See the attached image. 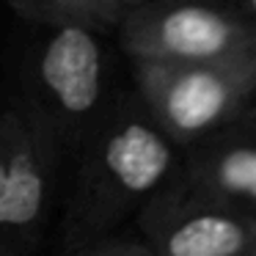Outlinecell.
I'll list each match as a JSON object with an SVG mask.
<instances>
[{
  "mask_svg": "<svg viewBox=\"0 0 256 256\" xmlns=\"http://www.w3.org/2000/svg\"><path fill=\"white\" fill-rule=\"evenodd\" d=\"M162 190L256 218V105L226 130L182 149Z\"/></svg>",
  "mask_w": 256,
  "mask_h": 256,
  "instance_id": "cell-6",
  "label": "cell"
},
{
  "mask_svg": "<svg viewBox=\"0 0 256 256\" xmlns=\"http://www.w3.org/2000/svg\"><path fill=\"white\" fill-rule=\"evenodd\" d=\"M248 256H256V234H254V240H250V248H248Z\"/></svg>",
  "mask_w": 256,
  "mask_h": 256,
  "instance_id": "cell-11",
  "label": "cell"
},
{
  "mask_svg": "<svg viewBox=\"0 0 256 256\" xmlns=\"http://www.w3.org/2000/svg\"><path fill=\"white\" fill-rule=\"evenodd\" d=\"M135 226L157 256H248L256 218L160 190Z\"/></svg>",
  "mask_w": 256,
  "mask_h": 256,
  "instance_id": "cell-7",
  "label": "cell"
},
{
  "mask_svg": "<svg viewBox=\"0 0 256 256\" xmlns=\"http://www.w3.org/2000/svg\"><path fill=\"white\" fill-rule=\"evenodd\" d=\"M130 64L135 94L182 149L226 130L256 105V56L204 64L135 58Z\"/></svg>",
  "mask_w": 256,
  "mask_h": 256,
  "instance_id": "cell-2",
  "label": "cell"
},
{
  "mask_svg": "<svg viewBox=\"0 0 256 256\" xmlns=\"http://www.w3.org/2000/svg\"><path fill=\"white\" fill-rule=\"evenodd\" d=\"M64 256H157V254L152 250V245L144 237L110 234V237H102V240H94V242L64 250Z\"/></svg>",
  "mask_w": 256,
  "mask_h": 256,
  "instance_id": "cell-9",
  "label": "cell"
},
{
  "mask_svg": "<svg viewBox=\"0 0 256 256\" xmlns=\"http://www.w3.org/2000/svg\"><path fill=\"white\" fill-rule=\"evenodd\" d=\"M130 61H232L256 56V28L228 0H146L116 28Z\"/></svg>",
  "mask_w": 256,
  "mask_h": 256,
  "instance_id": "cell-4",
  "label": "cell"
},
{
  "mask_svg": "<svg viewBox=\"0 0 256 256\" xmlns=\"http://www.w3.org/2000/svg\"><path fill=\"white\" fill-rule=\"evenodd\" d=\"M102 36L83 25H52L36 56L39 100L30 102L50 122L66 152L78 149L116 100L108 88Z\"/></svg>",
  "mask_w": 256,
  "mask_h": 256,
  "instance_id": "cell-5",
  "label": "cell"
},
{
  "mask_svg": "<svg viewBox=\"0 0 256 256\" xmlns=\"http://www.w3.org/2000/svg\"><path fill=\"white\" fill-rule=\"evenodd\" d=\"M64 140L34 102L0 113V256H34L61 188Z\"/></svg>",
  "mask_w": 256,
  "mask_h": 256,
  "instance_id": "cell-3",
  "label": "cell"
},
{
  "mask_svg": "<svg viewBox=\"0 0 256 256\" xmlns=\"http://www.w3.org/2000/svg\"><path fill=\"white\" fill-rule=\"evenodd\" d=\"M74 168L61 206L64 250L118 234L174 179L182 146L152 118L135 88L118 94L72 152Z\"/></svg>",
  "mask_w": 256,
  "mask_h": 256,
  "instance_id": "cell-1",
  "label": "cell"
},
{
  "mask_svg": "<svg viewBox=\"0 0 256 256\" xmlns=\"http://www.w3.org/2000/svg\"><path fill=\"white\" fill-rule=\"evenodd\" d=\"M140 3L146 0H8L14 14L30 25H83L105 36L116 34L118 22Z\"/></svg>",
  "mask_w": 256,
  "mask_h": 256,
  "instance_id": "cell-8",
  "label": "cell"
},
{
  "mask_svg": "<svg viewBox=\"0 0 256 256\" xmlns=\"http://www.w3.org/2000/svg\"><path fill=\"white\" fill-rule=\"evenodd\" d=\"M228 3H232V6L256 28V0H228Z\"/></svg>",
  "mask_w": 256,
  "mask_h": 256,
  "instance_id": "cell-10",
  "label": "cell"
}]
</instances>
